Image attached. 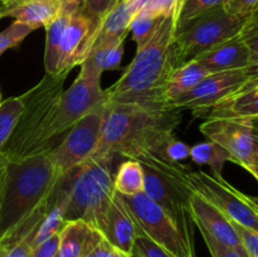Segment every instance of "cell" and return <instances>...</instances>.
Wrapping results in <instances>:
<instances>
[{
  "label": "cell",
  "instance_id": "obj_31",
  "mask_svg": "<svg viewBox=\"0 0 258 257\" xmlns=\"http://www.w3.org/2000/svg\"><path fill=\"white\" fill-rule=\"evenodd\" d=\"M35 28L14 20L7 29L0 32V55L8 49L18 47Z\"/></svg>",
  "mask_w": 258,
  "mask_h": 257
},
{
  "label": "cell",
  "instance_id": "obj_10",
  "mask_svg": "<svg viewBox=\"0 0 258 257\" xmlns=\"http://www.w3.org/2000/svg\"><path fill=\"white\" fill-rule=\"evenodd\" d=\"M106 111L107 103L81 118L50 151V156L60 173L67 174L95 155L102 135Z\"/></svg>",
  "mask_w": 258,
  "mask_h": 257
},
{
  "label": "cell",
  "instance_id": "obj_13",
  "mask_svg": "<svg viewBox=\"0 0 258 257\" xmlns=\"http://www.w3.org/2000/svg\"><path fill=\"white\" fill-rule=\"evenodd\" d=\"M199 131L209 141L228 151L232 163L244 166L253 164V120L234 117L206 118Z\"/></svg>",
  "mask_w": 258,
  "mask_h": 257
},
{
  "label": "cell",
  "instance_id": "obj_25",
  "mask_svg": "<svg viewBox=\"0 0 258 257\" xmlns=\"http://www.w3.org/2000/svg\"><path fill=\"white\" fill-rule=\"evenodd\" d=\"M72 15L59 12V14L45 25V49H44V67L45 73L55 75L57 72L58 58H59V45L66 25Z\"/></svg>",
  "mask_w": 258,
  "mask_h": 257
},
{
  "label": "cell",
  "instance_id": "obj_8",
  "mask_svg": "<svg viewBox=\"0 0 258 257\" xmlns=\"http://www.w3.org/2000/svg\"><path fill=\"white\" fill-rule=\"evenodd\" d=\"M122 198L133 214L136 227L171 257H197L194 238L186 236L178 223L145 193Z\"/></svg>",
  "mask_w": 258,
  "mask_h": 257
},
{
  "label": "cell",
  "instance_id": "obj_33",
  "mask_svg": "<svg viewBox=\"0 0 258 257\" xmlns=\"http://www.w3.org/2000/svg\"><path fill=\"white\" fill-rule=\"evenodd\" d=\"M183 0H139V10H144L154 17L164 18L176 15Z\"/></svg>",
  "mask_w": 258,
  "mask_h": 257
},
{
  "label": "cell",
  "instance_id": "obj_12",
  "mask_svg": "<svg viewBox=\"0 0 258 257\" xmlns=\"http://www.w3.org/2000/svg\"><path fill=\"white\" fill-rule=\"evenodd\" d=\"M106 103V90L101 87V76L81 68L77 78L63 91L54 121V135L59 139L75 123Z\"/></svg>",
  "mask_w": 258,
  "mask_h": 257
},
{
  "label": "cell",
  "instance_id": "obj_11",
  "mask_svg": "<svg viewBox=\"0 0 258 257\" xmlns=\"http://www.w3.org/2000/svg\"><path fill=\"white\" fill-rule=\"evenodd\" d=\"M257 73L258 70L254 68L211 73L185 95L169 101L165 108L175 111L189 110L194 117H204L213 106L232 95Z\"/></svg>",
  "mask_w": 258,
  "mask_h": 257
},
{
  "label": "cell",
  "instance_id": "obj_21",
  "mask_svg": "<svg viewBox=\"0 0 258 257\" xmlns=\"http://www.w3.org/2000/svg\"><path fill=\"white\" fill-rule=\"evenodd\" d=\"M60 12L58 0H24L13 7L4 8L2 18H14V20L30 27L42 28L49 24Z\"/></svg>",
  "mask_w": 258,
  "mask_h": 257
},
{
  "label": "cell",
  "instance_id": "obj_6",
  "mask_svg": "<svg viewBox=\"0 0 258 257\" xmlns=\"http://www.w3.org/2000/svg\"><path fill=\"white\" fill-rule=\"evenodd\" d=\"M246 19L231 14L222 5L176 25L174 45L179 65L236 37Z\"/></svg>",
  "mask_w": 258,
  "mask_h": 257
},
{
  "label": "cell",
  "instance_id": "obj_32",
  "mask_svg": "<svg viewBox=\"0 0 258 257\" xmlns=\"http://www.w3.org/2000/svg\"><path fill=\"white\" fill-rule=\"evenodd\" d=\"M117 3L118 0H83L80 13L88 18L96 28H100L102 20Z\"/></svg>",
  "mask_w": 258,
  "mask_h": 257
},
{
  "label": "cell",
  "instance_id": "obj_36",
  "mask_svg": "<svg viewBox=\"0 0 258 257\" xmlns=\"http://www.w3.org/2000/svg\"><path fill=\"white\" fill-rule=\"evenodd\" d=\"M232 223H233L237 234L241 238L242 244H243L248 257H258V233L241 226V224H237L234 222H232Z\"/></svg>",
  "mask_w": 258,
  "mask_h": 257
},
{
  "label": "cell",
  "instance_id": "obj_27",
  "mask_svg": "<svg viewBox=\"0 0 258 257\" xmlns=\"http://www.w3.org/2000/svg\"><path fill=\"white\" fill-rule=\"evenodd\" d=\"M23 106L24 102L22 95L2 100L0 102V153H4L5 146L14 133L22 115Z\"/></svg>",
  "mask_w": 258,
  "mask_h": 257
},
{
  "label": "cell",
  "instance_id": "obj_1",
  "mask_svg": "<svg viewBox=\"0 0 258 257\" xmlns=\"http://www.w3.org/2000/svg\"><path fill=\"white\" fill-rule=\"evenodd\" d=\"M176 15L161 19L148 42L136 54L120 78L106 90V103H134L165 108V88L171 73L180 67L174 37Z\"/></svg>",
  "mask_w": 258,
  "mask_h": 257
},
{
  "label": "cell",
  "instance_id": "obj_28",
  "mask_svg": "<svg viewBox=\"0 0 258 257\" xmlns=\"http://www.w3.org/2000/svg\"><path fill=\"white\" fill-rule=\"evenodd\" d=\"M165 18V17H164ZM163 18L154 17L153 14L144 10H139L134 17L133 22L130 24V33L133 40L136 43L138 47L143 45L144 43L148 42L149 38L154 34V32L158 28L159 23Z\"/></svg>",
  "mask_w": 258,
  "mask_h": 257
},
{
  "label": "cell",
  "instance_id": "obj_45",
  "mask_svg": "<svg viewBox=\"0 0 258 257\" xmlns=\"http://www.w3.org/2000/svg\"><path fill=\"white\" fill-rule=\"evenodd\" d=\"M243 169H246L248 173H251L252 175L254 176V179H257V181H258V165H254V164H252V165L244 166Z\"/></svg>",
  "mask_w": 258,
  "mask_h": 257
},
{
  "label": "cell",
  "instance_id": "obj_23",
  "mask_svg": "<svg viewBox=\"0 0 258 257\" xmlns=\"http://www.w3.org/2000/svg\"><path fill=\"white\" fill-rule=\"evenodd\" d=\"M123 57V42H95L81 68L90 70L102 76L120 66Z\"/></svg>",
  "mask_w": 258,
  "mask_h": 257
},
{
  "label": "cell",
  "instance_id": "obj_52",
  "mask_svg": "<svg viewBox=\"0 0 258 257\" xmlns=\"http://www.w3.org/2000/svg\"><path fill=\"white\" fill-rule=\"evenodd\" d=\"M118 2H120V0H118Z\"/></svg>",
  "mask_w": 258,
  "mask_h": 257
},
{
  "label": "cell",
  "instance_id": "obj_41",
  "mask_svg": "<svg viewBox=\"0 0 258 257\" xmlns=\"http://www.w3.org/2000/svg\"><path fill=\"white\" fill-rule=\"evenodd\" d=\"M60 12L67 14H76L81 10L83 5V0H59Z\"/></svg>",
  "mask_w": 258,
  "mask_h": 257
},
{
  "label": "cell",
  "instance_id": "obj_26",
  "mask_svg": "<svg viewBox=\"0 0 258 257\" xmlns=\"http://www.w3.org/2000/svg\"><path fill=\"white\" fill-rule=\"evenodd\" d=\"M190 159L198 165H209L214 176H223L226 161H231V155L222 146L213 141H204L190 148Z\"/></svg>",
  "mask_w": 258,
  "mask_h": 257
},
{
  "label": "cell",
  "instance_id": "obj_22",
  "mask_svg": "<svg viewBox=\"0 0 258 257\" xmlns=\"http://www.w3.org/2000/svg\"><path fill=\"white\" fill-rule=\"evenodd\" d=\"M211 73L197 59L185 62L171 73L165 88V105L169 101L185 95Z\"/></svg>",
  "mask_w": 258,
  "mask_h": 257
},
{
  "label": "cell",
  "instance_id": "obj_40",
  "mask_svg": "<svg viewBox=\"0 0 258 257\" xmlns=\"http://www.w3.org/2000/svg\"><path fill=\"white\" fill-rule=\"evenodd\" d=\"M8 165H9V160H8L7 155H5V153H0V208H2L5 186H7Z\"/></svg>",
  "mask_w": 258,
  "mask_h": 257
},
{
  "label": "cell",
  "instance_id": "obj_7",
  "mask_svg": "<svg viewBox=\"0 0 258 257\" xmlns=\"http://www.w3.org/2000/svg\"><path fill=\"white\" fill-rule=\"evenodd\" d=\"M143 169L144 193L160 206L186 236L194 238V222L190 213L193 191L185 184V175L190 166L178 163L163 171L146 165H143Z\"/></svg>",
  "mask_w": 258,
  "mask_h": 257
},
{
  "label": "cell",
  "instance_id": "obj_20",
  "mask_svg": "<svg viewBox=\"0 0 258 257\" xmlns=\"http://www.w3.org/2000/svg\"><path fill=\"white\" fill-rule=\"evenodd\" d=\"M139 12V0H120L100 24L95 42H125Z\"/></svg>",
  "mask_w": 258,
  "mask_h": 257
},
{
  "label": "cell",
  "instance_id": "obj_9",
  "mask_svg": "<svg viewBox=\"0 0 258 257\" xmlns=\"http://www.w3.org/2000/svg\"><path fill=\"white\" fill-rule=\"evenodd\" d=\"M185 184L191 191L221 211L229 221L258 233V213L237 193L223 176H214L202 170H189Z\"/></svg>",
  "mask_w": 258,
  "mask_h": 257
},
{
  "label": "cell",
  "instance_id": "obj_16",
  "mask_svg": "<svg viewBox=\"0 0 258 257\" xmlns=\"http://www.w3.org/2000/svg\"><path fill=\"white\" fill-rule=\"evenodd\" d=\"M101 234L112 247L133 253L138 227L127 204L117 191L111 198Z\"/></svg>",
  "mask_w": 258,
  "mask_h": 257
},
{
  "label": "cell",
  "instance_id": "obj_34",
  "mask_svg": "<svg viewBox=\"0 0 258 257\" xmlns=\"http://www.w3.org/2000/svg\"><path fill=\"white\" fill-rule=\"evenodd\" d=\"M133 257H171L163 247L149 238L138 228L135 242H134Z\"/></svg>",
  "mask_w": 258,
  "mask_h": 257
},
{
  "label": "cell",
  "instance_id": "obj_48",
  "mask_svg": "<svg viewBox=\"0 0 258 257\" xmlns=\"http://www.w3.org/2000/svg\"><path fill=\"white\" fill-rule=\"evenodd\" d=\"M3 10H4V5H3L2 3H0V19H2V13H3Z\"/></svg>",
  "mask_w": 258,
  "mask_h": 257
},
{
  "label": "cell",
  "instance_id": "obj_38",
  "mask_svg": "<svg viewBox=\"0 0 258 257\" xmlns=\"http://www.w3.org/2000/svg\"><path fill=\"white\" fill-rule=\"evenodd\" d=\"M203 236L204 242H206L207 247L209 249V253L212 254V257H242L236 249L231 248V247L226 246L222 242L217 241L216 238L208 234L204 231H199Z\"/></svg>",
  "mask_w": 258,
  "mask_h": 257
},
{
  "label": "cell",
  "instance_id": "obj_51",
  "mask_svg": "<svg viewBox=\"0 0 258 257\" xmlns=\"http://www.w3.org/2000/svg\"><path fill=\"white\" fill-rule=\"evenodd\" d=\"M58 2H59V0H58Z\"/></svg>",
  "mask_w": 258,
  "mask_h": 257
},
{
  "label": "cell",
  "instance_id": "obj_19",
  "mask_svg": "<svg viewBox=\"0 0 258 257\" xmlns=\"http://www.w3.org/2000/svg\"><path fill=\"white\" fill-rule=\"evenodd\" d=\"M102 234L81 219L66 221L59 233L60 257H87L102 238Z\"/></svg>",
  "mask_w": 258,
  "mask_h": 257
},
{
  "label": "cell",
  "instance_id": "obj_50",
  "mask_svg": "<svg viewBox=\"0 0 258 257\" xmlns=\"http://www.w3.org/2000/svg\"><path fill=\"white\" fill-rule=\"evenodd\" d=\"M54 257H60V256H59V254H58V253H57V254H55V256H54Z\"/></svg>",
  "mask_w": 258,
  "mask_h": 257
},
{
  "label": "cell",
  "instance_id": "obj_14",
  "mask_svg": "<svg viewBox=\"0 0 258 257\" xmlns=\"http://www.w3.org/2000/svg\"><path fill=\"white\" fill-rule=\"evenodd\" d=\"M97 30L98 28H96L82 13L78 12L71 17L60 39L59 58L55 75H70L73 68L82 65L95 43Z\"/></svg>",
  "mask_w": 258,
  "mask_h": 257
},
{
  "label": "cell",
  "instance_id": "obj_44",
  "mask_svg": "<svg viewBox=\"0 0 258 257\" xmlns=\"http://www.w3.org/2000/svg\"><path fill=\"white\" fill-rule=\"evenodd\" d=\"M110 257H133V254H130V253H127V252L121 251V249L112 247V248H111V252H110Z\"/></svg>",
  "mask_w": 258,
  "mask_h": 257
},
{
  "label": "cell",
  "instance_id": "obj_17",
  "mask_svg": "<svg viewBox=\"0 0 258 257\" xmlns=\"http://www.w3.org/2000/svg\"><path fill=\"white\" fill-rule=\"evenodd\" d=\"M234 117L254 120L258 117V73L249 78L232 95L217 103L204 118Z\"/></svg>",
  "mask_w": 258,
  "mask_h": 257
},
{
  "label": "cell",
  "instance_id": "obj_2",
  "mask_svg": "<svg viewBox=\"0 0 258 257\" xmlns=\"http://www.w3.org/2000/svg\"><path fill=\"white\" fill-rule=\"evenodd\" d=\"M180 121V111L134 103H107L102 135L93 156L120 154L133 159L141 153L160 151L175 135Z\"/></svg>",
  "mask_w": 258,
  "mask_h": 257
},
{
  "label": "cell",
  "instance_id": "obj_42",
  "mask_svg": "<svg viewBox=\"0 0 258 257\" xmlns=\"http://www.w3.org/2000/svg\"><path fill=\"white\" fill-rule=\"evenodd\" d=\"M237 193H238V196L241 197L248 206H251L258 213V196H248V194H244L242 193V191H239L238 189H237Z\"/></svg>",
  "mask_w": 258,
  "mask_h": 257
},
{
  "label": "cell",
  "instance_id": "obj_29",
  "mask_svg": "<svg viewBox=\"0 0 258 257\" xmlns=\"http://www.w3.org/2000/svg\"><path fill=\"white\" fill-rule=\"evenodd\" d=\"M238 35L248 49L251 67L258 70V10L244 20Z\"/></svg>",
  "mask_w": 258,
  "mask_h": 257
},
{
  "label": "cell",
  "instance_id": "obj_37",
  "mask_svg": "<svg viewBox=\"0 0 258 257\" xmlns=\"http://www.w3.org/2000/svg\"><path fill=\"white\" fill-rule=\"evenodd\" d=\"M223 7L231 14L248 18L258 10V0H227Z\"/></svg>",
  "mask_w": 258,
  "mask_h": 257
},
{
  "label": "cell",
  "instance_id": "obj_5",
  "mask_svg": "<svg viewBox=\"0 0 258 257\" xmlns=\"http://www.w3.org/2000/svg\"><path fill=\"white\" fill-rule=\"evenodd\" d=\"M112 161L113 156H93L64 174L66 221L81 219L101 233L106 212L116 191Z\"/></svg>",
  "mask_w": 258,
  "mask_h": 257
},
{
  "label": "cell",
  "instance_id": "obj_35",
  "mask_svg": "<svg viewBox=\"0 0 258 257\" xmlns=\"http://www.w3.org/2000/svg\"><path fill=\"white\" fill-rule=\"evenodd\" d=\"M190 148L191 146L186 145L185 143L176 139V136L174 135L173 138H170L166 141L165 145L160 150V153L166 159L174 161V163H181V161L190 158Z\"/></svg>",
  "mask_w": 258,
  "mask_h": 257
},
{
  "label": "cell",
  "instance_id": "obj_24",
  "mask_svg": "<svg viewBox=\"0 0 258 257\" xmlns=\"http://www.w3.org/2000/svg\"><path fill=\"white\" fill-rule=\"evenodd\" d=\"M113 186L122 197L144 193V169L140 161L134 159L122 161L113 175Z\"/></svg>",
  "mask_w": 258,
  "mask_h": 257
},
{
  "label": "cell",
  "instance_id": "obj_43",
  "mask_svg": "<svg viewBox=\"0 0 258 257\" xmlns=\"http://www.w3.org/2000/svg\"><path fill=\"white\" fill-rule=\"evenodd\" d=\"M254 127V126H253ZM253 164L258 165V131L254 130V143H253Z\"/></svg>",
  "mask_w": 258,
  "mask_h": 257
},
{
  "label": "cell",
  "instance_id": "obj_39",
  "mask_svg": "<svg viewBox=\"0 0 258 257\" xmlns=\"http://www.w3.org/2000/svg\"><path fill=\"white\" fill-rule=\"evenodd\" d=\"M59 251V233L37 244L33 249L32 257H54Z\"/></svg>",
  "mask_w": 258,
  "mask_h": 257
},
{
  "label": "cell",
  "instance_id": "obj_30",
  "mask_svg": "<svg viewBox=\"0 0 258 257\" xmlns=\"http://www.w3.org/2000/svg\"><path fill=\"white\" fill-rule=\"evenodd\" d=\"M226 3L227 0H183L179 8L176 25L193 19L214 8L222 7Z\"/></svg>",
  "mask_w": 258,
  "mask_h": 257
},
{
  "label": "cell",
  "instance_id": "obj_46",
  "mask_svg": "<svg viewBox=\"0 0 258 257\" xmlns=\"http://www.w3.org/2000/svg\"><path fill=\"white\" fill-rule=\"evenodd\" d=\"M22 2H24V0H0V3L4 5V8L13 7V5H17V4H19V3H22Z\"/></svg>",
  "mask_w": 258,
  "mask_h": 257
},
{
  "label": "cell",
  "instance_id": "obj_47",
  "mask_svg": "<svg viewBox=\"0 0 258 257\" xmlns=\"http://www.w3.org/2000/svg\"><path fill=\"white\" fill-rule=\"evenodd\" d=\"M253 126H254V130L258 131V117L253 120Z\"/></svg>",
  "mask_w": 258,
  "mask_h": 257
},
{
  "label": "cell",
  "instance_id": "obj_49",
  "mask_svg": "<svg viewBox=\"0 0 258 257\" xmlns=\"http://www.w3.org/2000/svg\"><path fill=\"white\" fill-rule=\"evenodd\" d=\"M2 100H3V98H2V92H0V102H2Z\"/></svg>",
  "mask_w": 258,
  "mask_h": 257
},
{
  "label": "cell",
  "instance_id": "obj_18",
  "mask_svg": "<svg viewBox=\"0 0 258 257\" xmlns=\"http://www.w3.org/2000/svg\"><path fill=\"white\" fill-rule=\"evenodd\" d=\"M196 59L209 73L252 68L249 63L248 49L238 34L217 45L213 49L198 55Z\"/></svg>",
  "mask_w": 258,
  "mask_h": 257
},
{
  "label": "cell",
  "instance_id": "obj_3",
  "mask_svg": "<svg viewBox=\"0 0 258 257\" xmlns=\"http://www.w3.org/2000/svg\"><path fill=\"white\" fill-rule=\"evenodd\" d=\"M68 73L48 75L23 93L22 115L4 149L8 160L23 161L50 153L57 146L54 121Z\"/></svg>",
  "mask_w": 258,
  "mask_h": 257
},
{
  "label": "cell",
  "instance_id": "obj_4",
  "mask_svg": "<svg viewBox=\"0 0 258 257\" xmlns=\"http://www.w3.org/2000/svg\"><path fill=\"white\" fill-rule=\"evenodd\" d=\"M63 175L50 153L23 161H9L7 186L0 208V236L44 203Z\"/></svg>",
  "mask_w": 258,
  "mask_h": 257
},
{
  "label": "cell",
  "instance_id": "obj_15",
  "mask_svg": "<svg viewBox=\"0 0 258 257\" xmlns=\"http://www.w3.org/2000/svg\"><path fill=\"white\" fill-rule=\"evenodd\" d=\"M190 213L199 231L207 232L217 241L236 249L242 257H248L233 223L221 211L194 191L190 197Z\"/></svg>",
  "mask_w": 258,
  "mask_h": 257
}]
</instances>
